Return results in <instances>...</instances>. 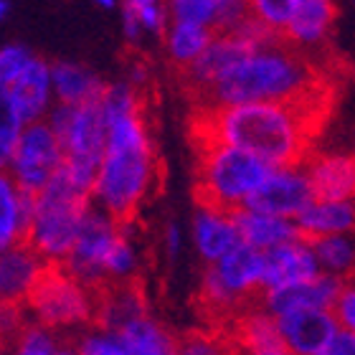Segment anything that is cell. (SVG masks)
I'll list each match as a JSON object with an SVG mask.
<instances>
[{"label":"cell","instance_id":"44","mask_svg":"<svg viewBox=\"0 0 355 355\" xmlns=\"http://www.w3.org/2000/svg\"><path fill=\"white\" fill-rule=\"evenodd\" d=\"M8 10H10V3H8V0H0V21L8 18Z\"/></svg>","mask_w":355,"mask_h":355},{"label":"cell","instance_id":"22","mask_svg":"<svg viewBox=\"0 0 355 355\" xmlns=\"http://www.w3.org/2000/svg\"><path fill=\"white\" fill-rule=\"evenodd\" d=\"M234 221H236L241 241L254 246V249H259V252H272L277 246L302 239L300 236V229H297V221L259 214V211H252V208L234 211Z\"/></svg>","mask_w":355,"mask_h":355},{"label":"cell","instance_id":"39","mask_svg":"<svg viewBox=\"0 0 355 355\" xmlns=\"http://www.w3.org/2000/svg\"><path fill=\"white\" fill-rule=\"evenodd\" d=\"M122 28H125V36L130 38V41H137L142 33V26H140V21H137V15L127 6H125V10H122Z\"/></svg>","mask_w":355,"mask_h":355},{"label":"cell","instance_id":"32","mask_svg":"<svg viewBox=\"0 0 355 355\" xmlns=\"http://www.w3.org/2000/svg\"><path fill=\"white\" fill-rule=\"evenodd\" d=\"M23 130H26V122L10 107L6 94H0V171L10 168V160H13L15 148L21 142Z\"/></svg>","mask_w":355,"mask_h":355},{"label":"cell","instance_id":"4","mask_svg":"<svg viewBox=\"0 0 355 355\" xmlns=\"http://www.w3.org/2000/svg\"><path fill=\"white\" fill-rule=\"evenodd\" d=\"M92 203V191L76 183L64 168L44 191L33 196L26 244L46 261L64 264L74 249Z\"/></svg>","mask_w":355,"mask_h":355},{"label":"cell","instance_id":"36","mask_svg":"<svg viewBox=\"0 0 355 355\" xmlns=\"http://www.w3.org/2000/svg\"><path fill=\"white\" fill-rule=\"evenodd\" d=\"M74 345H76V353L79 355H130L125 348H122V343H119L114 335L104 333V330H99V327L84 333Z\"/></svg>","mask_w":355,"mask_h":355},{"label":"cell","instance_id":"37","mask_svg":"<svg viewBox=\"0 0 355 355\" xmlns=\"http://www.w3.org/2000/svg\"><path fill=\"white\" fill-rule=\"evenodd\" d=\"M31 56H33V53H31L26 46L10 44L0 49V94H6L15 76L21 74V69L28 64Z\"/></svg>","mask_w":355,"mask_h":355},{"label":"cell","instance_id":"8","mask_svg":"<svg viewBox=\"0 0 355 355\" xmlns=\"http://www.w3.org/2000/svg\"><path fill=\"white\" fill-rule=\"evenodd\" d=\"M277 33L266 31L261 23L252 21L241 26L239 31H231V33H216L211 46L206 49V53L200 56L191 69L183 71V79L191 89V94L196 99L206 96L216 84L221 82L223 76L229 74L231 69L236 67L239 61L246 59L249 53H254L261 46L277 41Z\"/></svg>","mask_w":355,"mask_h":355},{"label":"cell","instance_id":"17","mask_svg":"<svg viewBox=\"0 0 355 355\" xmlns=\"http://www.w3.org/2000/svg\"><path fill=\"white\" fill-rule=\"evenodd\" d=\"M46 266L49 264L28 244H18L0 254V304L26 307Z\"/></svg>","mask_w":355,"mask_h":355},{"label":"cell","instance_id":"46","mask_svg":"<svg viewBox=\"0 0 355 355\" xmlns=\"http://www.w3.org/2000/svg\"><path fill=\"white\" fill-rule=\"evenodd\" d=\"M0 355H6V353H3V350H0Z\"/></svg>","mask_w":355,"mask_h":355},{"label":"cell","instance_id":"43","mask_svg":"<svg viewBox=\"0 0 355 355\" xmlns=\"http://www.w3.org/2000/svg\"><path fill=\"white\" fill-rule=\"evenodd\" d=\"M92 3H94V6H99V8H107V10L117 6V0H92Z\"/></svg>","mask_w":355,"mask_h":355},{"label":"cell","instance_id":"38","mask_svg":"<svg viewBox=\"0 0 355 355\" xmlns=\"http://www.w3.org/2000/svg\"><path fill=\"white\" fill-rule=\"evenodd\" d=\"M318 355H355V335L348 330H338L333 340L327 343V348L320 350Z\"/></svg>","mask_w":355,"mask_h":355},{"label":"cell","instance_id":"12","mask_svg":"<svg viewBox=\"0 0 355 355\" xmlns=\"http://www.w3.org/2000/svg\"><path fill=\"white\" fill-rule=\"evenodd\" d=\"M6 99L18 112V117L26 125L44 122L49 117V112H51V99H53L51 64H46L38 56H31L28 64L21 69V74L15 76L13 84L8 87Z\"/></svg>","mask_w":355,"mask_h":355},{"label":"cell","instance_id":"34","mask_svg":"<svg viewBox=\"0 0 355 355\" xmlns=\"http://www.w3.org/2000/svg\"><path fill=\"white\" fill-rule=\"evenodd\" d=\"M140 21L142 31H150V33H165L168 26H171V15H168V8L165 3H150V0H127L125 3Z\"/></svg>","mask_w":355,"mask_h":355},{"label":"cell","instance_id":"15","mask_svg":"<svg viewBox=\"0 0 355 355\" xmlns=\"http://www.w3.org/2000/svg\"><path fill=\"white\" fill-rule=\"evenodd\" d=\"M340 289H343V279L322 272V274H318L315 279L266 292V295L261 297V304H264V310L269 312V315H274V318L287 315V312H297V310H330L333 312Z\"/></svg>","mask_w":355,"mask_h":355},{"label":"cell","instance_id":"24","mask_svg":"<svg viewBox=\"0 0 355 355\" xmlns=\"http://www.w3.org/2000/svg\"><path fill=\"white\" fill-rule=\"evenodd\" d=\"M53 74V96L59 104L69 107H82V104L96 102L104 96L107 84L96 74H92L87 67L71 64V61H59L51 67Z\"/></svg>","mask_w":355,"mask_h":355},{"label":"cell","instance_id":"13","mask_svg":"<svg viewBox=\"0 0 355 355\" xmlns=\"http://www.w3.org/2000/svg\"><path fill=\"white\" fill-rule=\"evenodd\" d=\"M304 171L318 200H355V148L312 153Z\"/></svg>","mask_w":355,"mask_h":355},{"label":"cell","instance_id":"27","mask_svg":"<svg viewBox=\"0 0 355 355\" xmlns=\"http://www.w3.org/2000/svg\"><path fill=\"white\" fill-rule=\"evenodd\" d=\"M310 246L318 257L320 269L325 274L338 277L343 282L355 277V231L315 239L310 241Z\"/></svg>","mask_w":355,"mask_h":355},{"label":"cell","instance_id":"35","mask_svg":"<svg viewBox=\"0 0 355 355\" xmlns=\"http://www.w3.org/2000/svg\"><path fill=\"white\" fill-rule=\"evenodd\" d=\"M252 0H218L216 33H231L252 21Z\"/></svg>","mask_w":355,"mask_h":355},{"label":"cell","instance_id":"18","mask_svg":"<svg viewBox=\"0 0 355 355\" xmlns=\"http://www.w3.org/2000/svg\"><path fill=\"white\" fill-rule=\"evenodd\" d=\"M335 23V0H292L287 28L282 38L289 46L310 53L325 44Z\"/></svg>","mask_w":355,"mask_h":355},{"label":"cell","instance_id":"11","mask_svg":"<svg viewBox=\"0 0 355 355\" xmlns=\"http://www.w3.org/2000/svg\"><path fill=\"white\" fill-rule=\"evenodd\" d=\"M312 200L315 191L304 165H292V168H274L244 208L297 221L312 206Z\"/></svg>","mask_w":355,"mask_h":355},{"label":"cell","instance_id":"31","mask_svg":"<svg viewBox=\"0 0 355 355\" xmlns=\"http://www.w3.org/2000/svg\"><path fill=\"white\" fill-rule=\"evenodd\" d=\"M171 21L178 23H196L216 31L218 21V0H165Z\"/></svg>","mask_w":355,"mask_h":355},{"label":"cell","instance_id":"45","mask_svg":"<svg viewBox=\"0 0 355 355\" xmlns=\"http://www.w3.org/2000/svg\"><path fill=\"white\" fill-rule=\"evenodd\" d=\"M150 3H165V0H150Z\"/></svg>","mask_w":355,"mask_h":355},{"label":"cell","instance_id":"28","mask_svg":"<svg viewBox=\"0 0 355 355\" xmlns=\"http://www.w3.org/2000/svg\"><path fill=\"white\" fill-rule=\"evenodd\" d=\"M135 274H137V249L130 241L127 231H122V236L114 241L112 252L107 254L104 279L107 284H122V282H135Z\"/></svg>","mask_w":355,"mask_h":355},{"label":"cell","instance_id":"2","mask_svg":"<svg viewBox=\"0 0 355 355\" xmlns=\"http://www.w3.org/2000/svg\"><path fill=\"white\" fill-rule=\"evenodd\" d=\"M198 102L200 110L259 102H327V82L312 64L310 53L289 46L284 38H277L239 61Z\"/></svg>","mask_w":355,"mask_h":355},{"label":"cell","instance_id":"26","mask_svg":"<svg viewBox=\"0 0 355 355\" xmlns=\"http://www.w3.org/2000/svg\"><path fill=\"white\" fill-rule=\"evenodd\" d=\"M214 36L216 31L206 28V26L171 21V26L165 31V49H168V56H171L173 64L180 71H185V69H191L206 53Z\"/></svg>","mask_w":355,"mask_h":355},{"label":"cell","instance_id":"3","mask_svg":"<svg viewBox=\"0 0 355 355\" xmlns=\"http://www.w3.org/2000/svg\"><path fill=\"white\" fill-rule=\"evenodd\" d=\"M107 150L92 191V203L119 223H130L155 185V148L142 107L107 114Z\"/></svg>","mask_w":355,"mask_h":355},{"label":"cell","instance_id":"5","mask_svg":"<svg viewBox=\"0 0 355 355\" xmlns=\"http://www.w3.org/2000/svg\"><path fill=\"white\" fill-rule=\"evenodd\" d=\"M196 196L198 206H214L221 211H239L259 191L274 168L252 153H244L221 142H196Z\"/></svg>","mask_w":355,"mask_h":355},{"label":"cell","instance_id":"21","mask_svg":"<svg viewBox=\"0 0 355 355\" xmlns=\"http://www.w3.org/2000/svg\"><path fill=\"white\" fill-rule=\"evenodd\" d=\"M31 211H33V196L21 191L13 175L0 171V254L26 244L28 236Z\"/></svg>","mask_w":355,"mask_h":355},{"label":"cell","instance_id":"23","mask_svg":"<svg viewBox=\"0 0 355 355\" xmlns=\"http://www.w3.org/2000/svg\"><path fill=\"white\" fill-rule=\"evenodd\" d=\"M304 241L355 231V200H312V206L297 218Z\"/></svg>","mask_w":355,"mask_h":355},{"label":"cell","instance_id":"10","mask_svg":"<svg viewBox=\"0 0 355 355\" xmlns=\"http://www.w3.org/2000/svg\"><path fill=\"white\" fill-rule=\"evenodd\" d=\"M122 231H125V223H119L117 218L104 214L102 208L92 206L82 223V231H79L74 249H71L69 259L61 266L74 279L82 282L84 287L94 289V292L102 289L107 284V279H104V261H107V254L112 252L114 241L122 236Z\"/></svg>","mask_w":355,"mask_h":355},{"label":"cell","instance_id":"6","mask_svg":"<svg viewBox=\"0 0 355 355\" xmlns=\"http://www.w3.org/2000/svg\"><path fill=\"white\" fill-rule=\"evenodd\" d=\"M46 122L51 125V130L61 140L64 171L74 178L76 183L94 191L104 150H107V132H110L102 99L82 104V107L59 104L49 112Z\"/></svg>","mask_w":355,"mask_h":355},{"label":"cell","instance_id":"20","mask_svg":"<svg viewBox=\"0 0 355 355\" xmlns=\"http://www.w3.org/2000/svg\"><path fill=\"white\" fill-rule=\"evenodd\" d=\"M96 315L94 322L104 333H117L127 322L148 315V302L137 282L122 284H104L96 289Z\"/></svg>","mask_w":355,"mask_h":355},{"label":"cell","instance_id":"19","mask_svg":"<svg viewBox=\"0 0 355 355\" xmlns=\"http://www.w3.org/2000/svg\"><path fill=\"white\" fill-rule=\"evenodd\" d=\"M193 241L200 259L208 266L221 261L226 254H231L241 244L234 214L214 206H198L193 216Z\"/></svg>","mask_w":355,"mask_h":355},{"label":"cell","instance_id":"40","mask_svg":"<svg viewBox=\"0 0 355 355\" xmlns=\"http://www.w3.org/2000/svg\"><path fill=\"white\" fill-rule=\"evenodd\" d=\"M165 249L171 257H175L180 252V229H178L175 223H171L168 229H165Z\"/></svg>","mask_w":355,"mask_h":355},{"label":"cell","instance_id":"16","mask_svg":"<svg viewBox=\"0 0 355 355\" xmlns=\"http://www.w3.org/2000/svg\"><path fill=\"white\" fill-rule=\"evenodd\" d=\"M318 274H322V269H320L310 241H304V239L264 252V295L274 289L289 287V284L315 279Z\"/></svg>","mask_w":355,"mask_h":355},{"label":"cell","instance_id":"1","mask_svg":"<svg viewBox=\"0 0 355 355\" xmlns=\"http://www.w3.org/2000/svg\"><path fill=\"white\" fill-rule=\"evenodd\" d=\"M325 114L327 102L214 107L196 114L193 137L252 153L269 168H292L312 155V140Z\"/></svg>","mask_w":355,"mask_h":355},{"label":"cell","instance_id":"14","mask_svg":"<svg viewBox=\"0 0 355 355\" xmlns=\"http://www.w3.org/2000/svg\"><path fill=\"white\" fill-rule=\"evenodd\" d=\"M277 330L292 355H318L340 330L330 310H297L277 318Z\"/></svg>","mask_w":355,"mask_h":355},{"label":"cell","instance_id":"25","mask_svg":"<svg viewBox=\"0 0 355 355\" xmlns=\"http://www.w3.org/2000/svg\"><path fill=\"white\" fill-rule=\"evenodd\" d=\"M130 355H175L178 340L150 315L127 322L122 330L112 333Z\"/></svg>","mask_w":355,"mask_h":355},{"label":"cell","instance_id":"7","mask_svg":"<svg viewBox=\"0 0 355 355\" xmlns=\"http://www.w3.org/2000/svg\"><path fill=\"white\" fill-rule=\"evenodd\" d=\"M26 310L33 315V322L49 330H71L94 322L96 295L61 264H49L31 292Z\"/></svg>","mask_w":355,"mask_h":355},{"label":"cell","instance_id":"33","mask_svg":"<svg viewBox=\"0 0 355 355\" xmlns=\"http://www.w3.org/2000/svg\"><path fill=\"white\" fill-rule=\"evenodd\" d=\"M289 13H292V0H252L254 21L277 36H282L287 28Z\"/></svg>","mask_w":355,"mask_h":355},{"label":"cell","instance_id":"29","mask_svg":"<svg viewBox=\"0 0 355 355\" xmlns=\"http://www.w3.org/2000/svg\"><path fill=\"white\" fill-rule=\"evenodd\" d=\"M64 343L53 335V330L28 322L23 327V333L13 340V345L6 350V355H59Z\"/></svg>","mask_w":355,"mask_h":355},{"label":"cell","instance_id":"30","mask_svg":"<svg viewBox=\"0 0 355 355\" xmlns=\"http://www.w3.org/2000/svg\"><path fill=\"white\" fill-rule=\"evenodd\" d=\"M175 355H239V350L221 330H203V333L198 330L178 340Z\"/></svg>","mask_w":355,"mask_h":355},{"label":"cell","instance_id":"41","mask_svg":"<svg viewBox=\"0 0 355 355\" xmlns=\"http://www.w3.org/2000/svg\"><path fill=\"white\" fill-rule=\"evenodd\" d=\"M252 355H292L284 345H279V348H269V350H261V353H252Z\"/></svg>","mask_w":355,"mask_h":355},{"label":"cell","instance_id":"42","mask_svg":"<svg viewBox=\"0 0 355 355\" xmlns=\"http://www.w3.org/2000/svg\"><path fill=\"white\" fill-rule=\"evenodd\" d=\"M59 355H79V353H76L74 343H64V345H61V353Z\"/></svg>","mask_w":355,"mask_h":355},{"label":"cell","instance_id":"9","mask_svg":"<svg viewBox=\"0 0 355 355\" xmlns=\"http://www.w3.org/2000/svg\"><path fill=\"white\" fill-rule=\"evenodd\" d=\"M61 168H64V148L51 125L46 119L26 125L8 168L15 183L21 185V191L36 196L59 175Z\"/></svg>","mask_w":355,"mask_h":355}]
</instances>
